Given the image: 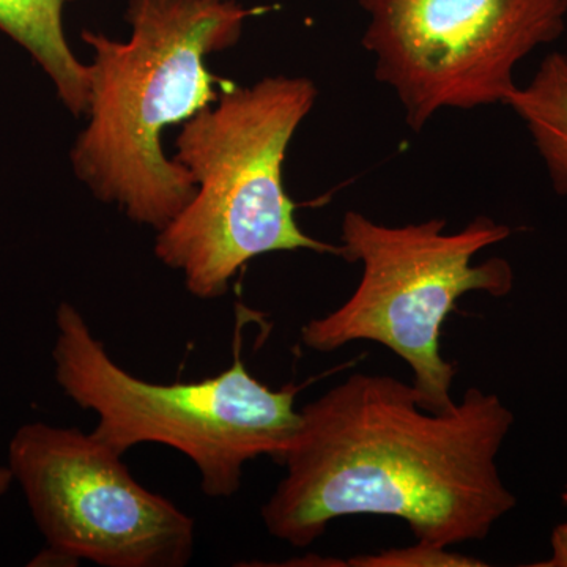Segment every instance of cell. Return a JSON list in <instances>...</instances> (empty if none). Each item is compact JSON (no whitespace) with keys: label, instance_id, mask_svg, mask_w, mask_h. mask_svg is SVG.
<instances>
[{"label":"cell","instance_id":"cell-1","mask_svg":"<svg viewBox=\"0 0 567 567\" xmlns=\"http://www.w3.org/2000/svg\"><path fill=\"white\" fill-rule=\"evenodd\" d=\"M513 425L509 406L480 388L436 413L412 383L353 372L300 410L265 528L303 548L336 518L386 516L436 546L486 539L517 505L496 464Z\"/></svg>","mask_w":567,"mask_h":567},{"label":"cell","instance_id":"cell-2","mask_svg":"<svg viewBox=\"0 0 567 567\" xmlns=\"http://www.w3.org/2000/svg\"><path fill=\"white\" fill-rule=\"evenodd\" d=\"M262 11L237 0H130L128 40L82 32L93 51L89 123L70 159L96 199L156 233L192 200L196 185L164 153V130L219 99L207 58L235 47Z\"/></svg>","mask_w":567,"mask_h":567},{"label":"cell","instance_id":"cell-3","mask_svg":"<svg viewBox=\"0 0 567 567\" xmlns=\"http://www.w3.org/2000/svg\"><path fill=\"white\" fill-rule=\"evenodd\" d=\"M317 95L303 76L226 81L215 104L183 125L174 159L192 174L196 193L158 230L155 256L183 276L193 297L221 298L234 276L264 254L342 256L341 246L300 229L282 183L287 147Z\"/></svg>","mask_w":567,"mask_h":567},{"label":"cell","instance_id":"cell-4","mask_svg":"<svg viewBox=\"0 0 567 567\" xmlns=\"http://www.w3.org/2000/svg\"><path fill=\"white\" fill-rule=\"evenodd\" d=\"M52 361L66 398L96 416L95 439L122 456L144 443L181 451L210 498L237 494L246 465L256 458L281 464L300 421L298 388L274 390L257 380L238 346L233 364L218 375L147 382L115 363L80 309L66 301L55 311Z\"/></svg>","mask_w":567,"mask_h":567},{"label":"cell","instance_id":"cell-5","mask_svg":"<svg viewBox=\"0 0 567 567\" xmlns=\"http://www.w3.org/2000/svg\"><path fill=\"white\" fill-rule=\"evenodd\" d=\"M447 221L425 219L385 226L350 210L341 224V259L361 264V279L330 315L309 320L301 342L330 353L352 342H375L409 364L421 405L447 412L456 363L442 353V330L466 293L502 298L514 287V271L502 257L473 264L476 254L502 244L513 230L488 216L446 233Z\"/></svg>","mask_w":567,"mask_h":567},{"label":"cell","instance_id":"cell-6","mask_svg":"<svg viewBox=\"0 0 567 567\" xmlns=\"http://www.w3.org/2000/svg\"><path fill=\"white\" fill-rule=\"evenodd\" d=\"M361 44L415 133L443 110L503 104L514 71L566 31L567 0H360Z\"/></svg>","mask_w":567,"mask_h":567},{"label":"cell","instance_id":"cell-7","mask_svg":"<svg viewBox=\"0 0 567 567\" xmlns=\"http://www.w3.org/2000/svg\"><path fill=\"white\" fill-rule=\"evenodd\" d=\"M122 458L80 429L37 421L14 432L9 468L48 546L35 561L189 565L193 517L137 483Z\"/></svg>","mask_w":567,"mask_h":567},{"label":"cell","instance_id":"cell-8","mask_svg":"<svg viewBox=\"0 0 567 567\" xmlns=\"http://www.w3.org/2000/svg\"><path fill=\"white\" fill-rule=\"evenodd\" d=\"M74 0H0V31L31 54L74 115L87 114L89 65L71 51L63 11Z\"/></svg>","mask_w":567,"mask_h":567},{"label":"cell","instance_id":"cell-9","mask_svg":"<svg viewBox=\"0 0 567 567\" xmlns=\"http://www.w3.org/2000/svg\"><path fill=\"white\" fill-rule=\"evenodd\" d=\"M503 104L525 123L555 193L567 199V55L548 54L533 80Z\"/></svg>","mask_w":567,"mask_h":567},{"label":"cell","instance_id":"cell-10","mask_svg":"<svg viewBox=\"0 0 567 567\" xmlns=\"http://www.w3.org/2000/svg\"><path fill=\"white\" fill-rule=\"evenodd\" d=\"M352 567H484L483 559L466 557L450 547L416 540L413 546L385 548L347 559Z\"/></svg>","mask_w":567,"mask_h":567},{"label":"cell","instance_id":"cell-11","mask_svg":"<svg viewBox=\"0 0 567 567\" xmlns=\"http://www.w3.org/2000/svg\"><path fill=\"white\" fill-rule=\"evenodd\" d=\"M551 555L546 561L535 563V567H567V520L551 532Z\"/></svg>","mask_w":567,"mask_h":567},{"label":"cell","instance_id":"cell-12","mask_svg":"<svg viewBox=\"0 0 567 567\" xmlns=\"http://www.w3.org/2000/svg\"><path fill=\"white\" fill-rule=\"evenodd\" d=\"M14 483L13 475H11L9 465L0 466V496L6 495L11 484Z\"/></svg>","mask_w":567,"mask_h":567},{"label":"cell","instance_id":"cell-13","mask_svg":"<svg viewBox=\"0 0 567 567\" xmlns=\"http://www.w3.org/2000/svg\"><path fill=\"white\" fill-rule=\"evenodd\" d=\"M561 502L565 503V506L567 507V484H566L565 491H563V494H561Z\"/></svg>","mask_w":567,"mask_h":567}]
</instances>
